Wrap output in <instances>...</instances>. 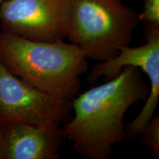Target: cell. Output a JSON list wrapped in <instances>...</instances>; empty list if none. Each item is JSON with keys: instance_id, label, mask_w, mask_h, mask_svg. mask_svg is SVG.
<instances>
[{"instance_id": "1", "label": "cell", "mask_w": 159, "mask_h": 159, "mask_svg": "<svg viewBox=\"0 0 159 159\" xmlns=\"http://www.w3.org/2000/svg\"><path fill=\"white\" fill-rule=\"evenodd\" d=\"M148 94L142 71L124 67L114 78L71 99L74 117L62 126L65 138L83 158H108L113 146L127 138L125 114Z\"/></svg>"}, {"instance_id": "2", "label": "cell", "mask_w": 159, "mask_h": 159, "mask_svg": "<svg viewBox=\"0 0 159 159\" xmlns=\"http://www.w3.org/2000/svg\"><path fill=\"white\" fill-rule=\"evenodd\" d=\"M0 62L39 90L69 100L78 94L80 77L89 70L86 57L74 43L33 41L3 32Z\"/></svg>"}, {"instance_id": "3", "label": "cell", "mask_w": 159, "mask_h": 159, "mask_svg": "<svg viewBox=\"0 0 159 159\" xmlns=\"http://www.w3.org/2000/svg\"><path fill=\"white\" fill-rule=\"evenodd\" d=\"M139 21L122 0H70L66 37L87 59L103 62L130 45Z\"/></svg>"}, {"instance_id": "4", "label": "cell", "mask_w": 159, "mask_h": 159, "mask_svg": "<svg viewBox=\"0 0 159 159\" xmlns=\"http://www.w3.org/2000/svg\"><path fill=\"white\" fill-rule=\"evenodd\" d=\"M71 100L39 90L0 62V121L63 126L71 118Z\"/></svg>"}, {"instance_id": "5", "label": "cell", "mask_w": 159, "mask_h": 159, "mask_svg": "<svg viewBox=\"0 0 159 159\" xmlns=\"http://www.w3.org/2000/svg\"><path fill=\"white\" fill-rule=\"evenodd\" d=\"M146 42L136 47L130 46L121 49L116 56L99 62L87 76L89 84L94 85L104 77L105 81L114 78L128 66L137 67L148 75L150 91L145 104L132 122L126 127L127 138L134 139L155 115L159 99V25L143 24Z\"/></svg>"}, {"instance_id": "6", "label": "cell", "mask_w": 159, "mask_h": 159, "mask_svg": "<svg viewBox=\"0 0 159 159\" xmlns=\"http://www.w3.org/2000/svg\"><path fill=\"white\" fill-rule=\"evenodd\" d=\"M70 0H5L0 5L2 32L37 41L67 36Z\"/></svg>"}, {"instance_id": "7", "label": "cell", "mask_w": 159, "mask_h": 159, "mask_svg": "<svg viewBox=\"0 0 159 159\" xmlns=\"http://www.w3.org/2000/svg\"><path fill=\"white\" fill-rule=\"evenodd\" d=\"M64 139L62 126L4 123L2 159H57Z\"/></svg>"}, {"instance_id": "8", "label": "cell", "mask_w": 159, "mask_h": 159, "mask_svg": "<svg viewBox=\"0 0 159 159\" xmlns=\"http://www.w3.org/2000/svg\"><path fill=\"white\" fill-rule=\"evenodd\" d=\"M142 144L159 156V116L154 115L139 133Z\"/></svg>"}, {"instance_id": "9", "label": "cell", "mask_w": 159, "mask_h": 159, "mask_svg": "<svg viewBox=\"0 0 159 159\" xmlns=\"http://www.w3.org/2000/svg\"><path fill=\"white\" fill-rule=\"evenodd\" d=\"M138 16L143 23L159 25V0H144L143 11Z\"/></svg>"}, {"instance_id": "10", "label": "cell", "mask_w": 159, "mask_h": 159, "mask_svg": "<svg viewBox=\"0 0 159 159\" xmlns=\"http://www.w3.org/2000/svg\"><path fill=\"white\" fill-rule=\"evenodd\" d=\"M2 123L0 121V159H2Z\"/></svg>"}, {"instance_id": "11", "label": "cell", "mask_w": 159, "mask_h": 159, "mask_svg": "<svg viewBox=\"0 0 159 159\" xmlns=\"http://www.w3.org/2000/svg\"><path fill=\"white\" fill-rule=\"evenodd\" d=\"M5 0H0V5H1V4L3 2H5Z\"/></svg>"}]
</instances>
